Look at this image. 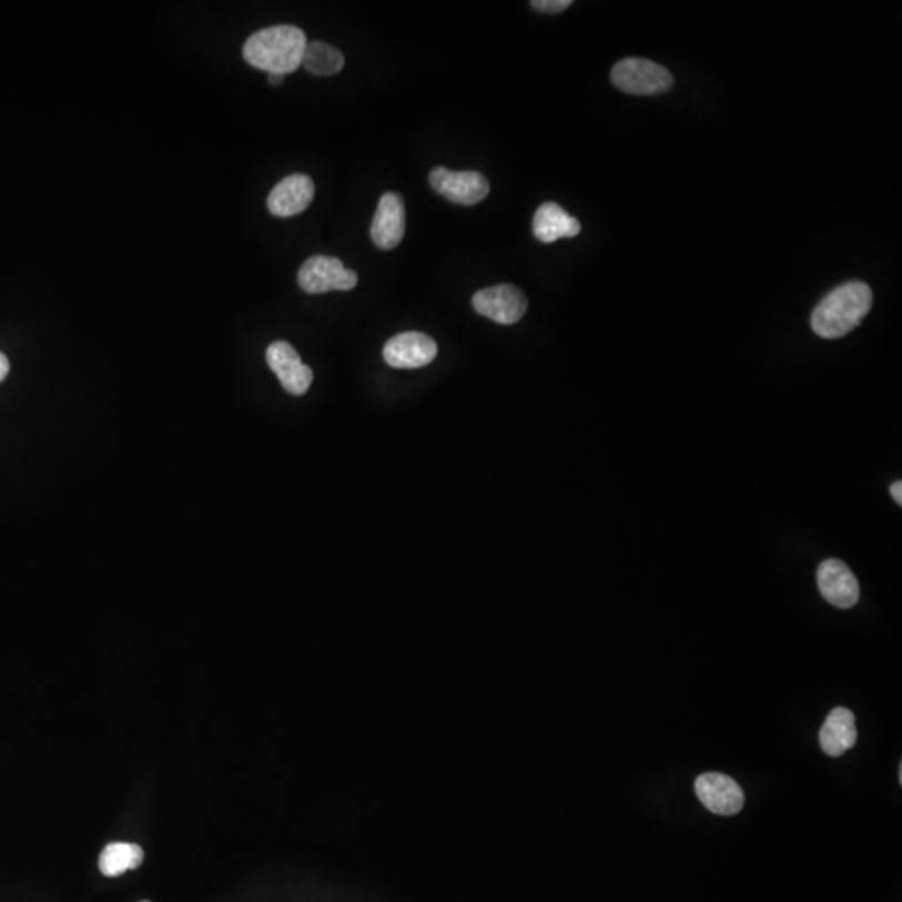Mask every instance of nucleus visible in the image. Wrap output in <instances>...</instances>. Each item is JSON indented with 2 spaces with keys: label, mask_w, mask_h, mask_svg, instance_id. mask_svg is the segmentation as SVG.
I'll return each mask as SVG.
<instances>
[{
  "label": "nucleus",
  "mask_w": 902,
  "mask_h": 902,
  "mask_svg": "<svg viewBox=\"0 0 902 902\" xmlns=\"http://www.w3.org/2000/svg\"><path fill=\"white\" fill-rule=\"evenodd\" d=\"M144 861V852L138 844L112 842L99 855V869L108 878H118L129 869L139 868Z\"/></svg>",
  "instance_id": "obj_15"
},
{
  "label": "nucleus",
  "mask_w": 902,
  "mask_h": 902,
  "mask_svg": "<svg viewBox=\"0 0 902 902\" xmlns=\"http://www.w3.org/2000/svg\"><path fill=\"white\" fill-rule=\"evenodd\" d=\"M871 306L872 291L868 284L862 281L842 284L815 306L812 332L825 339L842 338L864 320Z\"/></svg>",
  "instance_id": "obj_2"
},
{
  "label": "nucleus",
  "mask_w": 902,
  "mask_h": 902,
  "mask_svg": "<svg viewBox=\"0 0 902 902\" xmlns=\"http://www.w3.org/2000/svg\"><path fill=\"white\" fill-rule=\"evenodd\" d=\"M142 902H148V901H142Z\"/></svg>",
  "instance_id": "obj_21"
},
{
  "label": "nucleus",
  "mask_w": 902,
  "mask_h": 902,
  "mask_svg": "<svg viewBox=\"0 0 902 902\" xmlns=\"http://www.w3.org/2000/svg\"><path fill=\"white\" fill-rule=\"evenodd\" d=\"M474 308L478 315L498 323L515 325L527 313L528 303L525 294L511 284L485 287L474 294Z\"/></svg>",
  "instance_id": "obj_6"
},
{
  "label": "nucleus",
  "mask_w": 902,
  "mask_h": 902,
  "mask_svg": "<svg viewBox=\"0 0 902 902\" xmlns=\"http://www.w3.org/2000/svg\"><path fill=\"white\" fill-rule=\"evenodd\" d=\"M617 89L632 95L662 94L673 88V78L663 65L647 59L630 58L617 62L612 69Z\"/></svg>",
  "instance_id": "obj_3"
},
{
  "label": "nucleus",
  "mask_w": 902,
  "mask_h": 902,
  "mask_svg": "<svg viewBox=\"0 0 902 902\" xmlns=\"http://www.w3.org/2000/svg\"><path fill=\"white\" fill-rule=\"evenodd\" d=\"M405 227V204H403L402 197L395 193L383 194L378 207H376L372 227H369L373 243L379 250H393L402 243Z\"/></svg>",
  "instance_id": "obj_12"
},
{
  "label": "nucleus",
  "mask_w": 902,
  "mask_h": 902,
  "mask_svg": "<svg viewBox=\"0 0 902 902\" xmlns=\"http://www.w3.org/2000/svg\"><path fill=\"white\" fill-rule=\"evenodd\" d=\"M429 184L439 196L460 206H475L490 193V183L477 171H449L435 168L429 173Z\"/></svg>",
  "instance_id": "obj_5"
},
{
  "label": "nucleus",
  "mask_w": 902,
  "mask_h": 902,
  "mask_svg": "<svg viewBox=\"0 0 902 902\" xmlns=\"http://www.w3.org/2000/svg\"><path fill=\"white\" fill-rule=\"evenodd\" d=\"M699 801L717 815H736L742 811L746 795L742 788L729 776L707 772L696 781Z\"/></svg>",
  "instance_id": "obj_8"
},
{
  "label": "nucleus",
  "mask_w": 902,
  "mask_h": 902,
  "mask_svg": "<svg viewBox=\"0 0 902 902\" xmlns=\"http://www.w3.org/2000/svg\"><path fill=\"white\" fill-rule=\"evenodd\" d=\"M891 495L894 498L895 504L902 505V484L901 482H895V484L891 485Z\"/></svg>",
  "instance_id": "obj_19"
},
{
  "label": "nucleus",
  "mask_w": 902,
  "mask_h": 902,
  "mask_svg": "<svg viewBox=\"0 0 902 902\" xmlns=\"http://www.w3.org/2000/svg\"><path fill=\"white\" fill-rule=\"evenodd\" d=\"M305 32L294 26H274L254 32L244 44V61L267 74L286 75L296 71L305 55Z\"/></svg>",
  "instance_id": "obj_1"
},
{
  "label": "nucleus",
  "mask_w": 902,
  "mask_h": 902,
  "mask_svg": "<svg viewBox=\"0 0 902 902\" xmlns=\"http://www.w3.org/2000/svg\"><path fill=\"white\" fill-rule=\"evenodd\" d=\"M9 369H11V365H9L8 356L0 353V383L4 382L6 376L9 375Z\"/></svg>",
  "instance_id": "obj_18"
},
{
  "label": "nucleus",
  "mask_w": 902,
  "mask_h": 902,
  "mask_svg": "<svg viewBox=\"0 0 902 902\" xmlns=\"http://www.w3.org/2000/svg\"><path fill=\"white\" fill-rule=\"evenodd\" d=\"M284 78H286V75H281V74H267V81H270V84H273V85H281V84H283Z\"/></svg>",
  "instance_id": "obj_20"
},
{
  "label": "nucleus",
  "mask_w": 902,
  "mask_h": 902,
  "mask_svg": "<svg viewBox=\"0 0 902 902\" xmlns=\"http://www.w3.org/2000/svg\"><path fill=\"white\" fill-rule=\"evenodd\" d=\"M438 355L435 339L425 333L406 332L393 336L385 348L383 358L392 368L418 369L429 365Z\"/></svg>",
  "instance_id": "obj_7"
},
{
  "label": "nucleus",
  "mask_w": 902,
  "mask_h": 902,
  "mask_svg": "<svg viewBox=\"0 0 902 902\" xmlns=\"http://www.w3.org/2000/svg\"><path fill=\"white\" fill-rule=\"evenodd\" d=\"M818 585L822 597L838 609H852L859 601V581L851 568L838 558L822 561L818 568Z\"/></svg>",
  "instance_id": "obj_9"
},
{
  "label": "nucleus",
  "mask_w": 902,
  "mask_h": 902,
  "mask_svg": "<svg viewBox=\"0 0 902 902\" xmlns=\"http://www.w3.org/2000/svg\"><path fill=\"white\" fill-rule=\"evenodd\" d=\"M315 197V183L306 174L284 178L267 196V210L273 216L291 217L303 213Z\"/></svg>",
  "instance_id": "obj_11"
},
{
  "label": "nucleus",
  "mask_w": 902,
  "mask_h": 902,
  "mask_svg": "<svg viewBox=\"0 0 902 902\" xmlns=\"http://www.w3.org/2000/svg\"><path fill=\"white\" fill-rule=\"evenodd\" d=\"M301 65L313 75H335L345 68V55L325 42H312L306 45Z\"/></svg>",
  "instance_id": "obj_16"
},
{
  "label": "nucleus",
  "mask_w": 902,
  "mask_h": 902,
  "mask_svg": "<svg viewBox=\"0 0 902 902\" xmlns=\"http://www.w3.org/2000/svg\"><path fill=\"white\" fill-rule=\"evenodd\" d=\"M571 6V0H534L531 8L545 14H560Z\"/></svg>",
  "instance_id": "obj_17"
},
{
  "label": "nucleus",
  "mask_w": 902,
  "mask_h": 902,
  "mask_svg": "<svg viewBox=\"0 0 902 902\" xmlns=\"http://www.w3.org/2000/svg\"><path fill=\"white\" fill-rule=\"evenodd\" d=\"M581 231L580 221L570 216L564 207L545 203L534 217V234L541 243H555L561 237H575Z\"/></svg>",
  "instance_id": "obj_14"
},
{
  "label": "nucleus",
  "mask_w": 902,
  "mask_h": 902,
  "mask_svg": "<svg viewBox=\"0 0 902 902\" xmlns=\"http://www.w3.org/2000/svg\"><path fill=\"white\" fill-rule=\"evenodd\" d=\"M266 362L290 395L301 396L308 392L313 383L312 368L301 362L300 355L290 343H271L266 352Z\"/></svg>",
  "instance_id": "obj_10"
},
{
  "label": "nucleus",
  "mask_w": 902,
  "mask_h": 902,
  "mask_svg": "<svg viewBox=\"0 0 902 902\" xmlns=\"http://www.w3.org/2000/svg\"><path fill=\"white\" fill-rule=\"evenodd\" d=\"M819 742L822 750L831 758H841L844 752L858 742V729H855V717L845 707H835L819 733Z\"/></svg>",
  "instance_id": "obj_13"
},
{
  "label": "nucleus",
  "mask_w": 902,
  "mask_h": 902,
  "mask_svg": "<svg viewBox=\"0 0 902 902\" xmlns=\"http://www.w3.org/2000/svg\"><path fill=\"white\" fill-rule=\"evenodd\" d=\"M297 283L308 294L349 291L358 284V274L336 257L313 256L301 266Z\"/></svg>",
  "instance_id": "obj_4"
}]
</instances>
